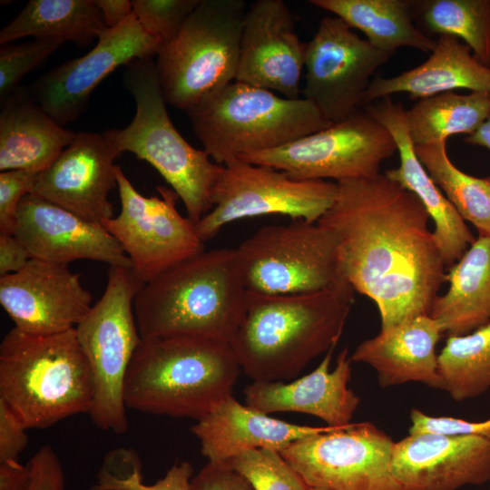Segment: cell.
<instances>
[{"label":"cell","instance_id":"cell-1","mask_svg":"<svg viewBox=\"0 0 490 490\" xmlns=\"http://www.w3.org/2000/svg\"><path fill=\"white\" fill-rule=\"evenodd\" d=\"M337 183L318 223L337 240L345 279L376 304L381 329L429 315L446 273L421 201L385 173Z\"/></svg>","mask_w":490,"mask_h":490},{"label":"cell","instance_id":"cell-2","mask_svg":"<svg viewBox=\"0 0 490 490\" xmlns=\"http://www.w3.org/2000/svg\"><path fill=\"white\" fill-rule=\"evenodd\" d=\"M354 291L348 282L299 294L248 291L243 319L230 343L240 368L253 381L298 377L337 346Z\"/></svg>","mask_w":490,"mask_h":490},{"label":"cell","instance_id":"cell-3","mask_svg":"<svg viewBox=\"0 0 490 490\" xmlns=\"http://www.w3.org/2000/svg\"><path fill=\"white\" fill-rule=\"evenodd\" d=\"M247 292L236 249L204 250L143 284L133 301L140 336L230 343L245 314Z\"/></svg>","mask_w":490,"mask_h":490},{"label":"cell","instance_id":"cell-4","mask_svg":"<svg viewBox=\"0 0 490 490\" xmlns=\"http://www.w3.org/2000/svg\"><path fill=\"white\" fill-rule=\"evenodd\" d=\"M240 369L228 342L193 336L142 338L125 377V405L199 420L232 396Z\"/></svg>","mask_w":490,"mask_h":490},{"label":"cell","instance_id":"cell-5","mask_svg":"<svg viewBox=\"0 0 490 490\" xmlns=\"http://www.w3.org/2000/svg\"><path fill=\"white\" fill-rule=\"evenodd\" d=\"M0 399L27 429L89 414L93 378L75 328L34 336L14 327L0 345Z\"/></svg>","mask_w":490,"mask_h":490},{"label":"cell","instance_id":"cell-6","mask_svg":"<svg viewBox=\"0 0 490 490\" xmlns=\"http://www.w3.org/2000/svg\"><path fill=\"white\" fill-rule=\"evenodd\" d=\"M123 83L134 98L135 115L126 127L107 130L103 137L119 155L130 152L152 165L195 225L212 208L211 192L222 165L192 147L173 125L152 58L126 65Z\"/></svg>","mask_w":490,"mask_h":490},{"label":"cell","instance_id":"cell-7","mask_svg":"<svg viewBox=\"0 0 490 490\" xmlns=\"http://www.w3.org/2000/svg\"><path fill=\"white\" fill-rule=\"evenodd\" d=\"M203 150L219 165L281 147L331 123L308 100L234 81L186 112Z\"/></svg>","mask_w":490,"mask_h":490},{"label":"cell","instance_id":"cell-8","mask_svg":"<svg viewBox=\"0 0 490 490\" xmlns=\"http://www.w3.org/2000/svg\"><path fill=\"white\" fill-rule=\"evenodd\" d=\"M243 0H200L178 35L162 44L156 70L167 103L187 112L235 81Z\"/></svg>","mask_w":490,"mask_h":490},{"label":"cell","instance_id":"cell-9","mask_svg":"<svg viewBox=\"0 0 490 490\" xmlns=\"http://www.w3.org/2000/svg\"><path fill=\"white\" fill-rule=\"evenodd\" d=\"M143 284L131 268L109 267L103 294L75 327L93 378V401L88 415L96 427L115 434L129 427L124 383L142 340L133 301Z\"/></svg>","mask_w":490,"mask_h":490},{"label":"cell","instance_id":"cell-10","mask_svg":"<svg viewBox=\"0 0 490 490\" xmlns=\"http://www.w3.org/2000/svg\"><path fill=\"white\" fill-rule=\"evenodd\" d=\"M248 291H318L343 282L335 236L318 222L294 220L257 230L236 249Z\"/></svg>","mask_w":490,"mask_h":490},{"label":"cell","instance_id":"cell-11","mask_svg":"<svg viewBox=\"0 0 490 490\" xmlns=\"http://www.w3.org/2000/svg\"><path fill=\"white\" fill-rule=\"evenodd\" d=\"M338 183L298 180L287 172L240 159L222 165L211 192V210L195 230L202 242L235 220L263 215H285L317 223L334 203Z\"/></svg>","mask_w":490,"mask_h":490},{"label":"cell","instance_id":"cell-12","mask_svg":"<svg viewBox=\"0 0 490 490\" xmlns=\"http://www.w3.org/2000/svg\"><path fill=\"white\" fill-rule=\"evenodd\" d=\"M396 152L391 133L363 108L344 121L240 160L279 169L298 180L338 182L379 174L381 163Z\"/></svg>","mask_w":490,"mask_h":490},{"label":"cell","instance_id":"cell-13","mask_svg":"<svg viewBox=\"0 0 490 490\" xmlns=\"http://www.w3.org/2000/svg\"><path fill=\"white\" fill-rule=\"evenodd\" d=\"M395 442L369 422L299 438L281 456L313 488L407 490L392 470Z\"/></svg>","mask_w":490,"mask_h":490},{"label":"cell","instance_id":"cell-14","mask_svg":"<svg viewBox=\"0 0 490 490\" xmlns=\"http://www.w3.org/2000/svg\"><path fill=\"white\" fill-rule=\"evenodd\" d=\"M115 173L121 211L102 225L120 243L142 282L205 250L195 225L177 211L173 190L158 186L161 197H145L118 165Z\"/></svg>","mask_w":490,"mask_h":490},{"label":"cell","instance_id":"cell-15","mask_svg":"<svg viewBox=\"0 0 490 490\" xmlns=\"http://www.w3.org/2000/svg\"><path fill=\"white\" fill-rule=\"evenodd\" d=\"M394 54L361 38L339 17H323L305 43L301 97L327 122L344 121L363 109L373 75Z\"/></svg>","mask_w":490,"mask_h":490},{"label":"cell","instance_id":"cell-16","mask_svg":"<svg viewBox=\"0 0 490 490\" xmlns=\"http://www.w3.org/2000/svg\"><path fill=\"white\" fill-rule=\"evenodd\" d=\"M162 41L148 34L133 13L121 24L107 28L97 44L36 78L26 90L59 125L77 121L88 107L93 89L113 71L157 54Z\"/></svg>","mask_w":490,"mask_h":490},{"label":"cell","instance_id":"cell-17","mask_svg":"<svg viewBox=\"0 0 490 490\" xmlns=\"http://www.w3.org/2000/svg\"><path fill=\"white\" fill-rule=\"evenodd\" d=\"M93 297L69 264L31 259L19 271L0 277V304L18 330L50 336L75 328Z\"/></svg>","mask_w":490,"mask_h":490},{"label":"cell","instance_id":"cell-18","mask_svg":"<svg viewBox=\"0 0 490 490\" xmlns=\"http://www.w3.org/2000/svg\"><path fill=\"white\" fill-rule=\"evenodd\" d=\"M305 43L284 1L256 0L248 5L235 81L289 99L300 98Z\"/></svg>","mask_w":490,"mask_h":490},{"label":"cell","instance_id":"cell-19","mask_svg":"<svg viewBox=\"0 0 490 490\" xmlns=\"http://www.w3.org/2000/svg\"><path fill=\"white\" fill-rule=\"evenodd\" d=\"M118 156L103 133L77 132L53 163L37 174L30 194L102 225L113 217L108 194L117 187Z\"/></svg>","mask_w":490,"mask_h":490},{"label":"cell","instance_id":"cell-20","mask_svg":"<svg viewBox=\"0 0 490 490\" xmlns=\"http://www.w3.org/2000/svg\"><path fill=\"white\" fill-rule=\"evenodd\" d=\"M392 470L407 490H456L490 481V440L475 436L409 434L395 442Z\"/></svg>","mask_w":490,"mask_h":490},{"label":"cell","instance_id":"cell-21","mask_svg":"<svg viewBox=\"0 0 490 490\" xmlns=\"http://www.w3.org/2000/svg\"><path fill=\"white\" fill-rule=\"evenodd\" d=\"M14 235L32 259L65 264L93 260L110 267L132 268L120 243L103 225L34 194L20 202Z\"/></svg>","mask_w":490,"mask_h":490},{"label":"cell","instance_id":"cell-22","mask_svg":"<svg viewBox=\"0 0 490 490\" xmlns=\"http://www.w3.org/2000/svg\"><path fill=\"white\" fill-rule=\"evenodd\" d=\"M333 350L325 354L312 372L291 382L253 381L243 390L246 405L268 415L294 412L314 416L332 427L350 425L360 402L348 387L352 360L346 347L330 371Z\"/></svg>","mask_w":490,"mask_h":490},{"label":"cell","instance_id":"cell-23","mask_svg":"<svg viewBox=\"0 0 490 490\" xmlns=\"http://www.w3.org/2000/svg\"><path fill=\"white\" fill-rule=\"evenodd\" d=\"M365 110L388 130L397 144L399 166L387 170L385 175L421 201L434 222L433 234L444 264L450 268L475 240L474 235L419 161L402 103L387 97L368 104Z\"/></svg>","mask_w":490,"mask_h":490},{"label":"cell","instance_id":"cell-24","mask_svg":"<svg viewBox=\"0 0 490 490\" xmlns=\"http://www.w3.org/2000/svg\"><path fill=\"white\" fill-rule=\"evenodd\" d=\"M332 426H309L270 416L230 396L197 420L191 430L208 462L221 463L244 452L265 448L281 452L292 442Z\"/></svg>","mask_w":490,"mask_h":490},{"label":"cell","instance_id":"cell-25","mask_svg":"<svg viewBox=\"0 0 490 490\" xmlns=\"http://www.w3.org/2000/svg\"><path fill=\"white\" fill-rule=\"evenodd\" d=\"M443 333L436 319L419 315L381 329L362 341L350 358L370 366L382 387L420 382L440 388L436 348Z\"/></svg>","mask_w":490,"mask_h":490},{"label":"cell","instance_id":"cell-26","mask_svg":"<svg viewBox=\"0 0 490 490\" xmlns=\"http://www.w3.org/2000/svg\"><path fill=\"white\" fill-rule=\"evenodd\" d=\"M457 89L490 93V67L458 38L441 34L421 64L394 76L374 78L364 95L363 108L395 93L423 99Z\"/></svg>","mask_w":490,"mask_h":490},{"label":"cell","instance_id":"cell-27","mask_svg":"<svg viewBox=\"0 0 490 490\" xmlns=\"http://www.w3.org/2000/svg\"><path fill=\"white\" fill-rule=\"evenodd\" d=\"M75 133L59 125L19 87L1 103L0 171L38 174L72 142Z\"/></svg>","mask_w":490,"mask_h":490},{"label":"cell","instance_id":"cell-28","mask_svg":"<svg viewBox=\"0 0 490 490\" xmlns=\"http://www.w3.org/2000/svg\"><path fill=\"white\" fill-rule=\"evenodd\" d=\"M447 290L437 296L429 316L447 336L468 334L490 322V236H478L448 269Z\"/></svg>","mask_w":490,"mask_h":490},{"label":"cell","instance_id":"cell-29","mask_svg":"<svg viewBox=\"0 0 490 490\" xmlns=\"http://www.w3.org/2000/svg\"><path fill=\"white\" fill-rule=\"evenodd\" d=\"M316 7L333 14L358 29L378 49L396 53L407 47L432 53L436 40L413 22L414 0H310Z\"/></svg>","mask_w":490,"mask_h":490},{"label":"cell","instance_id":"cell-30","mask_svg":"<svg viewBox=\"0 0 490 490\" xmlns=\"http://www.w3.org/2000/svg\"><path fill=\"white\" fill-rule=\"evenodd\" d=\"M107 26L94 0H31L0 32V44L26 36L85 44Z\"/></svg>","mask_w":490,"mask_h":490},{"label":"cell","instance_id":"cell-31","mask_svg":"<svg viewBox=\"0 0 490 490\" xmlns=\"http://www.w3.org/2000/svg\"><path fill=\"white\" fill-rule=\"evenodd\" d=\"M490 113V93L456 92L419 99L405 116L415 145L446 142L456 134H471Z\"/></svg>","mask_w":490,"mask_h":490},{"label":"cell","instance_id":"cell-32","mask_svg":"<svg viewBox=\"0 0 490 490\" xmlns=\"http://www.w3.org/2000/svg\"><path fill=\"white\" fill-rule=\"evenodd\" d=\"M416 153L446 199L479 236H490V177H475L450 160L446 142L415 145Z\"/></svg>","mask_w":490,"mask_h":490},{"label":"cell","instance_id":"cell-33","mask_svg":"<svg viewBox=\"0 0 490 490\" xmlns=\"http://www.w3.org/2000/svg\"><path fill=\"white\" fill-rule=\"evenodd\" d=\"M440 389L456 401L490 388V322L460 336H449L437 357Z\"/></svg>","mask_w":490,"mask_h":490},{"label":"cell","instance_id":"cell-34","mask_svg":"<svg viewBox=\"0 0 490 490\" xmlns=\"http://www.w3.org/2000/svg\"><path fill=\"white\" fill-rule=\"evenodd\" d=\"M438 35L462 39L490 67V0H414V16Z\"/></svg>","mask_w":490,"mask_h":490},{"label":"cell","instance_id":"cell-35","mask_svg":"<svg viewBox=\"0 0 490 490\" xmlns=\"http://www.w3.org/2000/svg\"><path fill=\"white\" fill-rule=\"evenodd\" d=\"M193 468L189 462L174 464L153 485L142 482V463L133 449L116 448L103 458L91 490H191Z\"/></svg>","mask_w":490,"mask_h":490},{"label":"cell","instance_id":"cell-36","mask_svg":"<svg viewBox=\"0 0 490 490\" xmlns=\"http://www.w3.org/2000/svg\"><path fill=\"white\" fill-rule=\"evenodd\" d=\"M225 463L245 477L255 490L311 488L279 451L254 449L238 455Z\"/></svg>","mask_w":490,"mask_h":490},{"label":"cell","instance_id":"cell-37","mask_svg":"<svg viewBox=\"0 0 490 490\" xmlns=\"http://www.w3.org/2000/svg\"><path fill=\"white\" fill-rule=\"evenodd\" d=\"M64 42L37 40L0 48V101L4 102L20 86L21 80L57 50Z\"/></svg>","mask_w":490,"mask_h":490},{"label":"cell","instance_id":"cell-38","mask_svg":"<svg viewBox=\"0 0 490 490\" xmlns=\"http://www.w3.org/2000/svg\"><path fill=\"white\" fill-rule=\"evenodd\" d=\"M132 13L142 28L162 44L174 39L200 0H133Z\"/></svg>","mask_w":490,"mask_h":490},{"label":"cell","instance_id":"cell-39","mask_svg":"<svg viewBox=\"0 0 490 490\" xmlns=\"http://www.w3.org/2000/svg\"><path fill=\"white\" fill-rule=\"evenodd\" d=\"M36 176L23 170L0 172V233L14 234L18 207L23 198L32 192Z\"/></svg>","mask_w":490,"mask_h":490},{"label":"cell","instance_id":"cell-40","mask_svg":"<svg viewBox=\"0 0 490 490\" xmlns=\"http://www.w3.org/2000/svg\"><path fill=\"white\" fill-rule=\"evenodd\" d=\"M409 434L440 433L481 436L490 440V418L468 421L452 416H433L417 408L410 411Z\"/></svg>","mask_w":490,"mask_h":490},{"label":"cell","instance_id":"cell-41","mask_svg":"<svg viewBox=\"0 0 490 490\" xmlns=\"http://www.w3.org/2000/svg\"><path fill=\"white\" fill-rule=\"evenodd\" d=\"M23 490H64V479L60 461L51 447H41L25 466Z\"/></svg>","mask_w":490,"mask_h":490},{"label":"cell","instance_id":"cell-42","mask_svg":"<svg viewBox=\"0 0 490 490\" xmlns=\"http://www.w3.org/2000/svg\"><path fill=\"white\" fill-rule=\"evenodd\" d=\"M191 490H255L227 463L208 462L191 480Z\"/></svg>","mask_w":490,"mask_h":490},{"label":"cell","instance_id":"cell-43","mask_svg":"<svg viewBox=\"0 0 490 490\" xmlns=\"http://www.w3.org/2000/svg\"><path fill=\"white\" fill-rule=\"evenodd\" d=\"M27 428L8 405L0 399V463L18 462L28 443Z\"/></svg>","mask_w":490,"mask_h":490},{"label":"cell","instance_id":"cell-44","mask_svg":"<svg viewBox=\"0 0 490 490\" xmlns=\"http://www.w3.org/2000/svg\"><path fill=\"white\" fill-rule=\"evenodd\" d=\"M31 259L14 234L0 233V277L19 271Z\"/></svg>","mask_w":490,"mask_h":490},{"label":"cell","instance_id":"cell-45","mask_svg":"<svg viewBox=\"0 0 490 490\" xmlns=\"http://www.w3.org/2000/svg\"><path fill=\"white\" fill-rule=\"evenodd\" d=\"M100 9L107 28H113L132 14V3L129 0H94Z\"/></svg>","mask_w":490,"mask_h":490},{"label":"cell","instance_id":"cell-46","mask_svg":"<svg viewBox=\"0 0 490 490\" xmlns=\"http://www.w3.org/2000/svg\"><path fill=\"white\" fill-rule=\"evenodd\" d=\"M464 142L470 145L481 146L490 150V113L474 132L466 136Z\"/></svg>","mask_w":490,"mask_h":490},{"label":"cell","instance_id":"cell-47","mask_svg":"<svg viewBox=\"0 0 490 490\" xmlns=\"http://www.w3.org/2000/svg\"><path fill=\"white\" fill-rule=\"evenodd\" d=\"M310 490H324V489H319V488H313V487H311Z\"/></svg>","mask_w":490,"mask_h":490}]
</instances>
